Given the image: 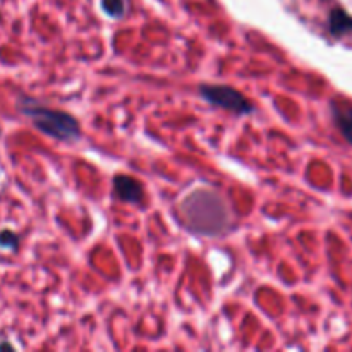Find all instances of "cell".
<instances>
[{"instance_id":"cell-1","label":"cell","mask_w":352,"mask_h":352,"mask_svg":"<svg viewBox=\"0 0 352 352\" xmlns=\"http://www.w3.org/2000/svg\"><path fill=\"white\" fill-rule=\"evenodd\" d=\"M186 222L203 236H219L229 227V212L222 199L210 189L191 192L181 205Z\"/></svg>"},{"instance_id":"cell-2","label":"cell","mask_w":352,"mask_h":352,"mask_svg":"<svg viewBox=\"0 0 352 352\" xmlns=\"http://www.w3.org/2000/svg\"><path fill=\"white\" fill-rule=\"evenodd\" d=\"M19 109L24 116L30 117L34 127H38L47 136L58 141H65V143L79 140V124L71 113L48 109V107L41 105L31 98L21 100Z\"/></svg>"},{"instance_id":"cell-3","label":"cell","mask_w":352,"mask_h":352,"mask_svg":"<svg viewBox=\"0 0 352 352\" xmlns=\"http://www.w3.org/2000/svg\"><path fill=\"white\" fill-rule=\"evenodd\" d=\"M201 96L210 102L212 105L220 107V109L230 110L234 113H244L254 112V107L250 100L244 95H241L237 89L230 88V86H222V85H203L199 88Z\"/></svg>"},{"instance_id":"cell-4","label":"cell","mask_w":352,"mask_h":352,"mask_svg":"<svg viewBox=\"0 0 352 352\" xmlns=\"http://www.w3.org/2000/svg\"><path fill=\"white\" fill-rule=\"evenodd\" d=\"M113 188H116L117 196L122 201L127 203H138L143 198V188L136 179L129 177V175H117L113 179Z\"/></svg>"},{"instance_id":"cell-5","label":"cell","mask_w":352,"mask_h":352,"mask_svg":"<svg viewBox=\"0 0 352 352\" xmlns=\"http://www.w3.org/2000/svg\"><path fill=\"white\" fill-rule=\"evenodd\" d=\"M332 116L342 136L352 144V105L346 102L332 103Z\"/></svg>"},{"instance_id":"cell-6","label":"cell","mask_w":352,"mask_h":352,"mask_svg":"<svg viewBox=\"0 0 352 352\" xmlns=\"http://www.w3.org/2000/svg\"><path fill=\"white\" fill-rule=\"evenodd\" d=\"M329 28L330 33L339 36V34H346L352 31V17L349 14H346L344 10L336 9L330 12V19H329Z\"/></svg>"},{"instance_id":"cell-7","label":"cell","mask_w":352,"mask_h":352,"mask_svg":"<svg viewBox=\"0 0 352 352\" xmlns=\"http://www.w3.org/2000/svg\"><path fill=\"white\" fill-rule=\"evenodd\" d=\"M102 9L110 17H122L126 12V0H102Z\"/></svg>"},{"instance_id":"cell-8","label":"cell","mask_w":352,"mask_h":352,"mask_svg":"<svg viewBox=\"0 0 352 352\" xmlns=\"http://www.w3.org/2000/svg\"><path fill=\"white\" fill-rule=\"evenodd\" d=\"M16 243H17V237L14 236V234H10V232H3V234H0V244H2V246H7V248H10V246H16Z\"/></svg>"}]
</instances>
